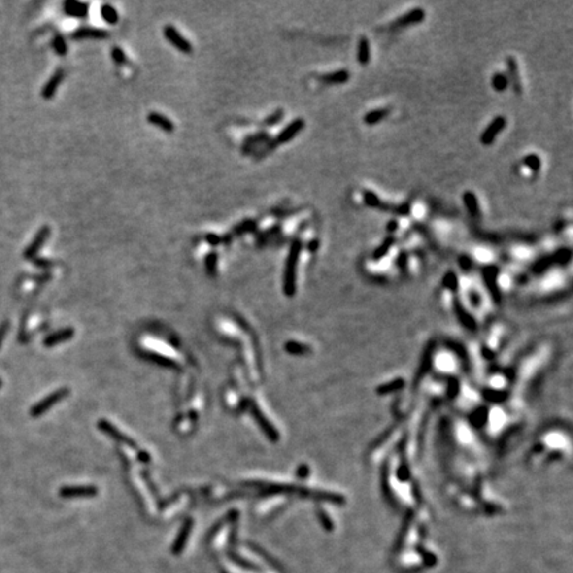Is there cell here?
<instances>
[{"label": "cell", "mask_w": 573, "mask_h": 573, "mask_svg": "<svg viewBox=\"0 0 573 573\" xmlns=\"http://www.w3.org/2000/svg\"><path fill=\"white\" fill-rule=\"evenodd\" d=\"M302 250V239L296 237L289 246L287 260H285L284 273H283V291L287 296H293L296 292V271H298V263Z\"/></svg>", "instance_id": "6da1fadb"}, {"label": "cell", "mask_w": 573, "mask_h": 573, "mask_svg": "<svg viewBox=\"0 0 573 573\" xmlns=\"http://www.w3.org/2000/svg\"><path fill=\"white\" fill-rule=\"evenodd\" d=\"M69 396V389L68 388H61L56 392L51 393L49 396L43 398L41 401H39L36 405L30 410V413L32 417H40L43 415L45 411L51 409L52 406H55L57 402H60L61 400H64L65 397Z\"/></svg>", "instance_id": "7a4b0ae2"}, {"label": "cell", "mask_w": 573, "mask_h": 573, "mask_svg": "<svg viewBox=\"0 0 573 573\" xmlns=\"http://www.w3.org/2000/svg\"><path fill=\"white\" fill-rule=\"evenodd\" d=\"M164 36L165 39L168 40L172 47L175 48V49H178L179 52H182V53L189 55V53L193 52V45H191V43H190L186 37H183L181 34V32H179L174 26H170V24L165 26Z\"/></svg>", "instance_id": "3957f363"}, {"label": "cell", "mask_w": 573, "mask_h": 573, "mask_svg": "<svg viewBox=\"0 0 573 573\" xmlns=\"http://www.w3.org/2000/svg\"><path fill=\"white\" fill-rule=\"evenodd\" d=\"M506 125H507V121L503 116H496L494 120L488 124L486 129L483 130V133L480 134V142L484 146L491 145L496 139V137L499 135L503 130H505Z\"/></svg>", "instance_id": "277c9868"}, {"label": "cell", "mask_w": 573, "mask_h": 573, "mask_svg": "<svg viewBox=\"0 0 573 573\" xmlns=\"http://www.w3.org/2000/svg\"><path fill=\"white\" fill-rule=\"evenodd\" d=\"M99 429L102 431V433H105L106 436L112 437L113 439L117 440V442L126 444V446H129L130 448L135 450L137 453L139 451V448L137 447L135 442H134L133 439H130L129 437L125 436L124 433H121V431L113 426L112 423L109 422V421H105V419H101V421H99Z\"/></svg>", "instance_id": "5b68a950"}, {"label": "cell", "mask_w": 573, "mask_h": 573, "mask_svg": "<svg viewBox=\"0 0 573 573\" xmlns=\"http://www.w3.org/2000/svg\"><path fill=\"white\" fill-rule=\"evenodd\" d=\"M304 128H305V121L303 120V118L293 120L291 124H288L284 129L281 130L280 133L276 135L275 143L276 145H283V143L291 142L298 134L302 133Z\"/></svg>", "instance_id": "8992f818"}, {"label": "cell", "mask_w": 573, "mask_h": 573, "mask_svg": "<svg viewBox=\"0 0 573 573\" xmlns=\"http://www.w3.org/2000/svg\"><path fill=\"white\" fill-rule=\"evenodd\" d=\"M483 280L487 285V289L492 295V298L495 299V302H499L500 299V291L498 287V276H499V268L494 266V264H488L484 266L482 270Z\"/></svg>", "instance_id": "52a82bcc"}, {"label": "cell", "mask_w": 573, "mask_h": 573, "mask_svg": "<svg viewBox=\"0 0 573 573\" xmlns=\"http://www.w3.org/2000/svg\"><path fill=\"white\" fill-rule=\"evenodd\" d=\"M425 17H426V12L422 8H419V7L418 8H413L410 9L409 12L404 13L402 16L398 17L396 22L393 23L392 27L393 28H405V27L415 26V24L422 23Z\"/></svg>", "instance_id": "ba28073f"}, {"label": "cell", "mask_w": 573, "mask_h": 573, "mask_svg": "<svg viewBox=\"0 0 573 573\" xmlns=\"http://www.w3.org/2000/svg\"><path fill=\"white\" fill-rule=\"evenodd\" d=\"M60 496L70 499V498H91L99 494V490L95 486H67L60 488Z\"/></svg>", "instance_id": "9c48e42d"}, {"label": "cell", "mask_w": 573, "mask_h": 573, "mask_svg": "<svg viewBox=\"0 0 573 573\" xmlns=\"http://www.w3.org/2000/svg\"><path fill=\"white\" fill-rule=\"evenodd\" d=\"M250 407H251V414H252V417H254L255 419H256V422L259 423V426H260V429L266 433V436L270 438L271 440H277L279 439V433L272 427V425L270 423V421H268L266 417H264V414L259 410V407L256 405H255L254 402H251L250 404Z\"/></svg>", "instance_id": "30bf717a"}, {"label": "cell", "mask_w": 573, "mask_h": 573, "mask_svg": "<svg viewBox=\"0 0 573 573\" xmlns=\"http://www.w3.org/2000/svg\"><path fill=\"white\" fill-rule=\"evenodd\" d=\"M147 122H150L151 125H154L155 128L164 130L165 133H172L174 132V124L171 120H169L168 117L158 112H151L147 114Z\"/></svg>", "instance_id": "8fae6325"}, {"label": "cell", "mask_w": 573, "mask_h": 573, "mask_svg": "<svg viewBox=\"0 0 573 573\" xmlns=\"http://www.w3.org/2000/svg\"><path fill=\"white\" fill-rule=\"evenodd\" d=\"M506 61H507V69H508V76H507L508 82H512L513 92L516 95H522V81H520V77H519V69H517L516 60L512 56H508Z\"/></svg>", "instance_id": "7c38bea8"}, {"label": "cell", "mask_w": 573, "mask_h": 573, "mask_svg": "<svg viewBox=\"0 0 573 573\" xmlns=\"http://www.w3.org/2000/svg\"><path fill=\"white\" fill-rule=\"evenodd\" d=\"M63 78H64V70L63 69H59V70H56L53 73V76L48 80V82L44 86V89L41 91V95H43L44 99L51 100L55 96V93L59 89V85L63 81Z\"/></svg>", "instance_id": "4fadbf2b"}, {"label": "cell", "mask_w": 573, "mask_h": 573, "mask_svg": "<svg viewBox=\"0 0 573 573\" xmlns=\"http://www.w3.org/2000/svg\"><path fill=\"white\" fill-rule=\"evenodd\" d=\"M72 39H105L108 37V32L100 28H91V27H85V28H78L70 34Z\"/></svg>", "instance_id": "5bb4252c"}, {"label": "cell", "mask_w": 573, "mask_h": 573, "mask_svg": "<svg viewBox=\"0 0 573 573\" xmlns=\"http://www.w3.org/2000/svg\"><path fill=\"white\" fill-rule=\"evenodd\" d=\"M64 11L72 17H85L89 11V4L77 0H68L64 3Z\"/></svg>", "instance_id": "9a60e30c"}, {"label": "cell", "mask_w": 573, "mask_h": 573, "mask_svg": "<svg viewBox=\"0 0 573 573\" xmlns=\"http://www.w3.org/2000/svg\"><path fill=\"white\" fill-rule=\"evenodd\" d=\"M74 335V331L72 329V328H65V329H61V331H57V332L52 333V335H49L48 337H45V340H44V345L47 346V348H51V346H55V345L57 344H61V342H64V341H68L69 338H72Z\"/></svg>", "instance_id": "2e32d148"}, {"label": "cell", "mask_w": 573, "mask_h": 573, "mask_svg": "<svg viewBox=\"0 0 573 573\" xmlns=\"http://www.w3.org/2000/svg\"><path fill=\"white\" fill-rule=\"evenodd\" d=\"M49 234H51V230H49V227H47V226L40 230L39 233H37V235H36V237L34 239V241H32V244L30 246V248L26 251V258H34V255L37 254V251H39L40 248H41V246L45 243V240H47L48 236H49Z\"/></svg>", "instance_id": "e0dca14e"}, {"label": "cell", "mask_w": 573, "mask_h": 573, "mask_svg": "<svg viewBox=\"0 0 573 573\" xmlns=\"http://www.w3.org/2000/svg\"><path fill=\"white\" fill-rule=\"evenodd\" d=\"M357 61L360 65H368L371 61V44L365 36H361L357 43Z\"/></svg>", "instance_id": "ac0fdd59"}, {"label": "cell", "mask_w": 573, "mask_h": 573, "mask_svg": "<svg viewBox=\"0 0 573 573\" xmlns=\"http://www.w3.org/2000/svg\"><path fill=\"white\" fill-rule=\"evenodd\" d=\"M349 78L350 73L346 69H338V70H335V72H331V73L323 74L320 77V80L325 82V84H344Z\"/></svg>", "instance_id": "d6986e66"}, {"label": "cell", "mask_w": 573, "mask_h": 573, "mask_svg": "<svg viewBox=\"0 0 573 573\" xmlns=\"http://www.w3.org/2000/svg\"><path fill=\"white\" fill-rule=\"evenodd\" d=\"M463 203H465V207L467 208V211L470 212L471 216H474V218L479 216V214H480L479 201L472 191H466L463 194Z\"/></svg>", "instance_id": "ffe728a7"}, {"label": "cell", "mask_w": 573, "mask_h": 573, "mask_svg": "<svg viewBox=\"0 0 573 573\" xmlns=\"http://www.w3.org/2000/svg\"><path fill=\"white\" fill-rule=\"evenodd\" d=\"M142 357L146 358V360H150V361H154L155 364H160L161 367L172 368V369H179V365H178L177 362L172 361V360H170V358L165 357V356H161V354H158V353H154V352H145V353H142Z\"/></svg>", "instance_id": "44dd1931"}, {"label": "cell", "mask_w": 573, "mask_h": 573, "mask_svg": "<svg viewBox=\"0 0 573 573\" xmlns=\"http://www.w3.org/2000/svg\"><path fill=\"white\" fill-rule=\"evenodd\" d=\"M389 113V109H373V110H371V112H368L365 116H364V122L367 124V125H375V124H378V122H381L382 120H385L386 118V116H388Z\"/></svg>", "instance_id": "7402d4cb"}, {"label": "cell", "mask_w": 573, "mask_h": 573, "mask_svg": "<svg viewBox=\"0 0 573 573\" xmlns=\"http://www.w3.org/2000/svg\"><path fill=\"white\" fill-rule=\"evenodd\" d=\"M394 241H396V239L393 236H388L385 237L384 241L379 244L377 248H375L374 251H373V254H371V259L373 260H379V259L385 258L386 255H388V252L390 251V248H392V246L394 244Z\"/></svg>", "instance_id": "603a6c76"}, {"label": "cell", "mask_w": 573, "mask_h": 573, "mask_svg": "<svg viewBox=\"0 0 573 573\" xmlns=\"http://www.w3.org/2000/svg\"><path fill=\"white\" fill-rule=\"evenodd\" d=\"M101 16L108 24H117L120 20L118 12L117 9L113 7L112 4H102L101 5Z\"/></svg>", "instance_id": "cb8c5ba5"}, {"label": "cell", "mask_w": 573, "mask_h": 573, "mask_svg": "<svg viewBox=\"0 0 573 573\" xmlns=\"http://www.w3.org/2000/svg\"><path fill=\"white\" fill-rule=\"evenodd\" d=\"M491 85L494 88V91L496 92H505L507 91L509 82L507 74L502 73V72H496L491 78Z\"/></svg>", "instance_id": "d4e9b609"}, {"label": "cell", "mask_w": 573, "mask_h": 573, "mask_svg": "<svg viewBox=\"0 0 573 573\" xmlns=\"http://www.w3.org/2000/svg\"><path fill=\"white\" fill-rule=\"evenodd\" d=\"M552 258H553V263L560 264V266H565V264H568L569 262H571L572 251H571V248L563 247V248L557 250L555 254L552 255Z\"/></svg>", "instance_id": "484cf974"}, {"label": "cell", "mask_w": 573, "mask_h": 573, "mask_svg": "<svg viewBox=\"0 0 573 573\" xmlns=\"http://www.w3.org/2000/svg\"><path fill=\"white\" fill-rule=\"evenodd\" d=\"M204 266H206V271L210 276H215L216 268H218V254L216 251H211L206 255L204 258Z\"/></svg>", "instance_id": "4316f807"}, {"label": "cell", "mask_w": 573, "mask_h": 573, "mask_svg": "<svg viewBox=\"0 0 573 573\" xmlns=\"http://www.w3.org/2000/svg\"><path fill=\"white\" fill-rule=\"evenodd\" d=\"M364 202H365L367 206L371 207V208H382L384 207V203L381 202L378 195L375 194L374 191H371V190H365L364 191Z\"/></svg>", "instance_id": "83f0119b"}, {"label": "cell", "mask_w": 573, "mask_h": 573, "mask_svg": "<svg viewBox=\"0 0 573 573\" xmlns=\"http://www.w3.org/2000/svg\"><path fill=\"white\" fill-rule=\"evenodd\" d=\"M523 164L534 172H538L541 169V160H540V157L538 154L526 155L524 160H523Z\"/></svg>", "instance_id": "f1b7e54d"}, {"label": "cell", "mask_w": 573, "mask_h": 573, "mask_svg": "<svg viewBox=\"0 0 573 573\" xmlns=\"http://www.w3.org/2000/svg\"><path fill=\"white\" fill-rule=\"evenodd\" d=\"M552 264H553V258H552V255L543 256V258H540L539 260L534 264V272H536V273L545 272L548 268L551 267Z\"/></svg>", "instance_id": "f546056e"}, {"label": "cell", "mask_w": 573, "mask_h": 573, "mask_svg": "<svg viewBox=\"0 0 573 573\" xmlns=\"http://www.w3.org/2000/svg\"><path fill=\"white\" fill-rule=\"evenodd\" d=\"M110 56H112V60L114 61V64L117 65H125L126 61H128L125 52L122 51L120 47H113L112 52H110Z\"/></svg>", "instance_id": "4dcf8cb0"}, {"label": "cell", "mask_w": 573, "mask_h": 573, "mask_svg": "<svg viewBox=\"0 0 573 573\" xmlns=\"http://www.w3.org/2000/svg\"><path fill=\"white\" fill-rule=\"evenodd\" d=\"M53 48H55V51L57 52V55L59 56H65L67 55V51H68V47H67V43H65L64 37H61V36H55L53 37Z\"/></svg>", "instance_id": "1f68e13d"}, {"label": "cell", "mask_w": 573, "mask_h": 573, "mask_svg": "<svg viewBox=\"0 0 573 573\" xmlns=\"http://www.w3.org/2000/svg\"><path fill=\"white\" fill-rule=\"evenodd\" d=\"M256 226H258V224H256L255 220H246V222H243V223L237 226L236 229H235V233H236V235L251 233V231H254V230L256 229Z\"/></svg>", "instance_id": "d6a6232c"}, {"label": "cell", "mask_w": 573, "mask_h": 573, "mask_svg": "<svg viewBox=\"0 0 573 573\" xmlns=\"http://www.w3.org/2000/svg\"><path fill=\"white\" fill-rule=\"evenodd\" d=\"M285 349H287V352L292 354L306 353V346L299 344V342H293V341H289V342L285 344Z\"/></svg>", "instance_id": "836d02e7"}, {"label": "cell", "mask_w": 573, "mask_h": 573, "mask_svg": "<svg viewBox=\"0 0 573 573\" xmlns=\"http://www.w3.org/2000/svg\"><path fill=\"white\" fill-rule=\"evenodd\" d=\"M443 284H444V287H446V288L451 289V291H455V289H458V279H457V276L454 275L453 272H447V273L444 275Z\"/></svg>", "instance_id": "e575fe53"}, {"label": "cell", "mask_w": 573, "mask_h": 573, "mask_svg": "<svg viewBox=\"0 0 573 573\" xmlns=\"http://www.w3.org/2000/svg\"><path fill=\"white\" fill-rule=\"evenodd\" d=\"M283 116H284V113H283V110L281 109H279V110H276V112H273L270 117H267V120L264 121V125L267 126H272V125H276V124H279L281 121V118H283Z\"/></svg>", "instance_id": "d590c367"}, {"label": "cell", "mask_w": 573, "mask_h": 573, "mask_svg": "<svg viewBox=\"0 0 573 573\" xmlns=\"http://www.w3.org/2000/svg\"><path fill=\"white\" fill-rule=\"evenodd\" d=\"M206 240H207V243L210 244V246L216 247V246H219L220 243H222V237H220L219 235H216V234H208V235L206 236Z\"/></svg>", "instance_id": "8d00e7d4"}, {"label": "cell", "mask_w": 573, "mask_h": 573, "mask_svg": "<svg viewBox=\"0 0 573 573\" xmlns=\"http://www.w3.org/2000/svg\"><path fill=\"white\" fill-rule=\"evenodd\" d=\"M396 214H398V215H409L410 214V204L409 203H405V204H400V206L396 207Z\"/></svg>", "instance_id": "74e56055"}, {"label": "cell", "mask_w": 573, "mask_h": 573, "mask_svg": "<svg viewBox=\"0 0 573 573\" xmlns=\"http://www.w3.org/2000/svg\"><path fill=\"white\" fill-rule=\"evenodd\" d=\"M459 263H461V267L465 270V271H470L471 268H472V262H471V259L469 258V256H462L461 259H459Z\"/></svg>", "instance_id": "f35d334b"}, {"label": "cell", "mask_w": 573, "mask_h": 573, "mask_svg": "<svg viewBox=\"0 0 573 573\" xmlns=\"http://www.w3.org/2000/svg\"><path fill=\"white\" fill-rule=\"evenodd\" d=\"M397 229H398V222H397L396 219L389 220L388 224H386V231L390 234H393V233H396Z\"/></svg>", "instance_id": "ab89813d"}, {"label": "cell", "mask_w": 573, "mask_h": 573, "mask_svg": "<svg viewBox=\"0 0 573 573\" xmlns=\"http://www.w3.org/2000/svg\"><path fill=\"white\" fill-rule=\"evenodd\" d=\"M7 331H8V323H3L0 325V346L3 344V340H4L5 335H7Z\"/></svg>", "instance_id": "60d3db41"}, {"label": "cell", "mask_w": 573, "mask_h": 573, "mask_svg": "<svg viewBox=\"0 0 573 573\" xmlns=\"http://www.w3.org/2000/svg\"><path fill=\"white\" fill-rule=\"evenodd\" d=\"M138 459L143 463H149L150 462V454H147L146 451H138Z\"/></svg>", "instance_id": "b9f144b4"}, {"label": "cell", "mask_w": 573, "mask_h": 573, "mask_svg": "<svg viewBox=\"0 0 573 573\" xmlns=\"http://www.w3.org/2000/svg\"><path fill=\"white\" fill-rule=\"evenodd\" d=\"M319 248V241L317 240H312L309 241V244H308V250L309 251H316Z\"/></svg>", "instance_id": "7bdbcfd3"}, {"label": "cell", "mask_w": 573, "mask_h": 573, "mask_svg": "<svg viewBox=\"0 0 573 573\" xmlns=\"http://www.w3.org/2000/svg\"><path fill=\"white\" fill-rule=\"evenodd\" d=\"M0 388H1V378H0Z\"/></svg>", "instance_id": "ee69618b"}]
</instances>
